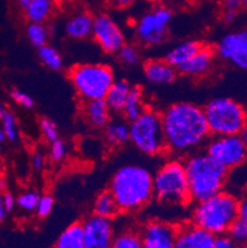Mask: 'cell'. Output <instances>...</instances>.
<instances>
[{
	"label": "cell",
	"mask_w": 247,
	"mask_h": 248,
	"mask_svg": "<svg viewBox=\"0 0 247 248\" xmlns=\"http://www.w3.org/2000/svg\"><path fill=\"white\" fill-rule=\"evenodd\" d=\"M166 148L174 153H189L207 141L210 132L203 108L193 103H176L161 114Z\"/></svg>",
	"instance_id": "cell-1"
},
{
	"label": "cell",
	"mask_w": 247,
	"mask_h": 248,
	"mask_svg": "<svg viewBox=\"0 0 247 248\" xmlns=\"http://www.w3.org/2000/svg\"><path fill=\"white\" fill-rule=\"evenodd\" d=\"M109 191L120 211L140 210L153 198V175L144 166L125 164L114 173Z\"/></svg>",
	"instance_id": "cell-2"
},
{
	"label": "cell",
	"mask_w": 247,
	"mask_h": 248,
	"mask_svg": "<svg viewBox=\"0 0 247 248\" xmlns=\"http://www.w3.org/2000/svg\"><path fill=\"white\" fill-rule=\"evenodd\" d=\"M190 202H199L224 190L228 169L208 155L196 153L184 162Z\"/></svg>",
	"instance_id": "cell-3"
},
{
	"label": "cell",
	"mask_w": 247,
	"mask_h": 248,
	"mask_svg": "<svg viewBox=\"0 0 247 248\" xmlns=\"http://www.w3.org/2000/svg\"><path fill=\"white\" fill-rule=\"evenodd\" d=\"M239 217V199L229 191L217 194L196 202L192 213V224L214 236L228 233L231 225Z\"/></svg>",
	"instance_id": "cell-4"
},
{
	"label": "cell",
	"mask_w": 247,
	"mask_h": 248,
	"mask_svg": "<svg viewBox=\"0 0 247 248\" xmlns=\"http://www.w3.org/2000/svg\"><path fill=\"white\" fill-rule=\"evenodd\" d=\"M153 197L163 204L184 205L190 202L184 162L169 159L153 175Z\"/></svg>",
	"instance_id": "cell-5"
},
{
	"label": "cell",
	"mask_w": 247,
	"mask_h": 248,
	"mask_svg": "<svg viewBox=\"0 0 247 248\" xmlns=\"http://www.w3.org/2000/svg\"><path fill=\"white\" fill-rule=\"evenodd\" d=\"M208 128L213 136L239 135L247 124V111L231 98H214L203 108Z\"/></svg>",
	"instance_id": "cell-6"
},
{
	"label": "cell",
	"mask_w": 247,
	"mask_h": 248,
	"mask_svg": "<svg viewBox=\"0 0 247 248\" xmlns=\"http://www.w3.org/2000/svg\"><path fill=\"white\" fill-rule=\"evenodd\" d=\"M69 79L79 98L84 101L104 99L115 82L114 72L104 63H83L69 71Z\"/></svg>",
	"instance_id": "cell-7"
},
{
	"label": "cell",
	"mask_w": 247,
	"mask_h": 248,
	"mask_svg": "<svg viewBox=\"0 0 247 248\" xmlns=\"http://www.w3.org/2000/svg\"><path fill=\"white\" fill-rule=\"evenodd\" d=\"M129 124V141L132 142L140 152L147 155H157L167 150L160 112L146 109L137 119Z\"/></svg>",
	"instance_id": "cell-8"
},
{
	"label": "cell",
	"mask_w": 247,
	"mask_h": 248,
	"mask_svg": "<svg viewBox=\"0 0 247 248\" xmlns=\"http://www.w3.org/2000/svg\"><path fill=\"white\" fill-rule=\"evenodd\" d=\"M172 11L167 6L158 5L145 13L135 28L137 41L144 46H157L162 44L168 33L172 21Z\"/></svg>",
	"instance_id": "cell-9"
},
{
	"label": "cell",
	"mask_w": 247,
	"mask_h": 248,
	"mask_svg": "<svg viewBox=\"0 0 247 248\" xmlns=\"http://www.w3.org/2000/svg\"><path fill=\"white\" fill-rule=\"evenodd\" d=\"M205 153L229 170L245 163L247 158V145L239 135L214 136L208 142Z\"/></svg>",
	"instance_id": "cell-10"
},
{
	"label": "cell",
	"mask_w": 247,
	"mask_h": 248,
	"mask_svg": "<svg viewBox=\"0 0 247 248\" xmlns=\"http://www.w3.org/2000/svg\"><path fill=\"white\" fill-rule=\"evenodd\" d=\"M214 52L225 62L247 71V29L226 33L219 40Z\"/></svg>",
	"instance_id": "cell-11"
},
{
	"label": "cell",
	"mask_w": 247,
	"mask_h": 248,
	"mask_svg": "<svg viewBox=\"0 0 247 248\" xmlns=\"http://www.w3.org/2000/svg\"><path fill=\"white\" fill-rule=\"evenodd\" d=\"M92 36L106 53H116L126 44L125 35L116 21L104 13L93 17Z\"/></svg>",
	"instance_id": "cell-12"
},
{
	"label": "cell",
	"mask_w": 247,
	"mask_h": 248,
	"mask_svg": "<svg viewBox=\"0 0 247 248\" xmlns=\"http://www.w3.org/2000/svg\"><path fill=\"white\" fill-rule=\"evenodd\" d=\"M84 248H112L115 236L112 218L92 214L81 222Z\"/></svg>",
	"instance_id": "cell-13"
},
{
	"label": "cell",
	"mask_w": 247,
	"mask_h": 248,
	"mask_svg": "<svg viewBox=\"0 0 247 248\" xmlns=\"http://www.w3.org/2000/svg\"><path fill=\"white\" fill-rule=\"evenodd\" d=\"M178 227L165 221H149L140 231L144 248H173Z\"/></svg>",
	"instance_id": "cell-14"
},
{
	"label": "cell",
	"mask_w": 247,
	"mask_h": 248,
	"mask_svg": "<svg viewBox=\"0 0 247 248\" xmlns=\"http://www.w3.org/2000/svg\"><path fill=\"white\" fill-rule=\"evenodd\" d=\"M214 234L193 224L178 227L173 248H214Z\"/></svg>",
	"instance_id": "cell-15"
},
{
	"label": "cell",
	"mask_w": 247,
	"mask_h": 248,
	"mask_svg": "<svg viewBox=\"0 0 247 248\" xmlns=\"http://www.w3.org/2000/svg\"><path fill=\"white\" fill-rule=\"evenodd\" d=\"M214 60L215 52L210 47L203 45V47L197 52L196 55L190 57L184 64H182L180 68L177 69V72H180L184 76L193 77V78L204 77L213 69Z\"/></svg>",
	"instance_id": "cell-16"
},
{
	"label": "cell",
	"mask_w": 247,
	"mask_h": 248,
	"mask_svg": "<svg viewBox=\"0 0 247 248\" xmlns=\"http://www.w3.org/2000/svg\"><path fill=\"white\" fill-rule=\"evenodd\" d=\"M144 74L151 84H171L177 77V69L166 60H149L145 63Z\"/></svg>",
	"instance_id": "cell-17"
},
{
	"label": "cell",
	"mask_w": 247,
	"mask_h": 248,
	"mask_svg": "<svg viewBox=\"0 0 247 248\" xmlns=\"http://www.w3.org/2000/svg\"><path fill=\"white\" fill-rule=\"evenodd\" d=\"M93 17L88 11H77L68 17L65 25L67 36L74 40H84L92 35Z\"/></svg>",
	"instance_id": "cell-18"
},
{
	"label": "cell",
	"mask_w": 247,
	"mask_h": 248,
	"mask_svg": "<svg viewBox=\"0 0 247 248\" xmlns=\"http://www.w3.org/2000/svg\"><path fill=\"white\" fill-rule=\"evenodd\" d=\"M83 116L92 127L104 128L110 121V109L104 99L88 100L83 104Z\"/></svg>",
	"instance_id": "cell-19"
},
{
	"label": "cell",
	"mask_w": 247,
	"mask_h": 248,
	"mask_svg": "<svg viewBox=\"0 0 247 248\" xmlns=\"http://www.w3.org/2000/svg\"><path fill=\"white\" fill-rule=\"evenodd\" d=\"M203 47V44L194 40L183 41L174 46L166 55V61L173 68L178 69L182 64H184L190 57H193L197 52Z\"/></svg>",
	"instance_id": "cell-20"
},
{
	"label": "cell",
	"mask_w": 247,
	"mask_h": 248,
	"mask_svg": "<svg viewBox=\"0 0 247 248\" xmlns=\"http://www.w3.org/2000/svg\"><path fill=\"white\" fill-rule=\"evenodd\" d=\"M132 85L125 79L115 80L113 85L109 88L108 93H106L105 100L106 105L113 112H121L124 109V105L126 103L129 93Z\"/></svg>",
	"instance_id": "cell-21"
},
{
	"label": "cell",
	"mask_w": 247,
	"mask_h": 248,
	"mask_svg": "<svg viewBox=\"0 0 247 248\" xmlns=\"http://www.w3.org/2000/svg\"><path fill=\"white\" fill-rule=\"evenodd\" d=\"M105 139L109 145L121 146L129 141L130 136V124L124 117L110 119L105 126Z\"/></svg>",
	"instance_id": "cell-22"
},
{
	"label": "cell",
	"mask_w": 247,
	"mask_h": 248,
	"mask_svg": "<svg viewBox=\"0 0 247 248\" xmlns=\"http://www.w3.org/2000/svg\"><path fill=\"white\" fill-rule=\"evenodd\" d=\"M146 110L144 101V92L139 85H132L129 93L126 103L124 105L121 114L126 121L131 123L140 116Z\"/></svg>",
	"instance_id": "cell-23"
},
{
	"label": "cell",
	"mask_w": 247,
	"mask_h": 248,
	"mask_svg": "<svg viewBox=\"0 0 247 248\" xmlns=\"http://www.w3.org/2000/svg\"><path fill=\"white\" fill-rule=\"evenodd\" d=\"M53 0H31L30 4L24 9V13L29 22L46 24L53 13Z\"/></svg>",
	"instance_id": "cell-24"
},
{
	"label": "cell",
	"mask_w": 247,
	"mask_h": 248,
	"mask_svg": "<svg viewBox=\"0 0 247 248\" xmlns=\"http://www.w3.org/2000/svg\"><path fill=\"white\" fill-rule=\"evenodd\" d=\"M54 248H84L81 222H76V224L68 226L60 234Z\"/></svg>",
	"instance_id": "cell-25"
},
{
	"label": "cell",
	"mask_w": 247,
	"mask_h": 248,
	"mask_svg": "<svg viewBox=\"0 0 247 248\" xmlns=\"http://www.w3.org/2000/svg\"><path fill=\"white\" fill-rule=\"evenodd\" d=\"M119 207H117L116 202L114 197L112 195L110 191H103L95 198L94 205H93V214L103 217L113 218L119 213Z\"/></svg>",
	"instance_id": "cell-26"
},
{
	"label": "cell",
	"mask_w": 247,
	"mask_h": 248,
	"mask_svg": "<svg viewBox=\"0 0 247 248\" xmlns=\"http://www.w3.org/2000/svg\"><path fill=\"white\" fill-rule=\"evenodd\" d=\"M38 58H40L41 63L46 66L47 68L52 69V71H60L63 67V60L60 52L57 48H54L53 46H49V44L38 48Z\"/></svg>",
	"instance_id": "cell-27"
},
{
	"label": "cell",
	"mask_w": 247,
	"mask_h": 248,
	"mask_svg": "<svg viewBox=\"0 0 247 248\" xmlns=\"http://www.w3.org/2000/svg\"><path fill=\"white\" fill-rule=\"evenodd\" d=\"M112 248H144L141 236L135 230H124L114 236Z\"/></svg>",
	"instance_id": "cell-28"
},
{
	"label": "cell",
	"mask_w": 247,
	"mask_h": 248,
	"mask_svg": "<svg viewBox=\"0 0 247 248\" xmlns=\"http://www.w3.org/2000/svg\"><path fill=\"white\" fill-rule=\"evenodd\" d=\"M26 37L33 47L45 46L49 44V30L46 24H33L29 22L26 28Z\"/></svg>",
	"instance_id": "cell-29"
},
{
	"label": "cell",
	"mask_w": 247,
	"mask_h": 248,
	"mask_svg": "<svg viewBox=\"0 0 247 248\" xmlns=\"http://www.w3.org/2000/svg\"><path fill=\"white\" fill-rule=\"evenodd\" d=\"M0 121H1V127L5 132L6 140L11 142L17 141V139H19V127H17L16 117L14 116L13 112L6 110L5 114L0 119Z\"/></svg>",
	"instance_id": "cell-30"
},
{
	"label": "cell",
	"mask_w": 247,
	"mask_h": 248,
	"mask_svg": "<svg viewBox=\"0 0 247 248\" xmlns=\"http://www.w3.org/2000/svg\"><path fill=\"white\" fill-rule=\"evenodd\" d=\"M117 58L125 66H135L140 61V52L137 47L131 44H125L116 52Z\"/></svg>",
	"instance_id": "cell-31"
},
{
	"label": "cell",
	"mask_w": 247,
	"mask_h": 248,
	"mask_svg": "<svg viewBox=\"0 0 247 248\" xmlns=\"http://www.w3.org/2000/svg\"><path fill=\"white\" fill-rule=\"evenodd\" d=\"M40 194L36 190H27L24 191L16 198V206H19L22 211L26 213H33L37 206Z\"/></svg>",
	"instance_id": "cell-32"
},
{
	"label": "cell",
	"mask_w": 247,
	"mask_h": 248,
	"mask_svg": "<svg viewBox=\"0 0 247 248\" xmlns=\"http://www.w3.org/2000/svg\"><path fill=\"white\" fill-rule=\"evenodd\" d=\"M228 234L236 242V245H247V220L237 217L229 229Z\"/></svg>",
	"instance_id": "cell-33"
},
{
	"label": "cell",
	"mask_w": 247,
	"mask_h": 248,
	"mask_svg": "<svg viewBox=\"0 0 247 248\" xmlns=\"http://www.w3.org/2000/svg\"><path fill=\"white\" fill-rule=\"evenodd\" d=\"M40 128L42 132V136L49 142H54L58 140V127L53 120L44 117L40 121Z\"/></svg>",
	"instance_id": "cell-34"
},
{
	"label": "cell",
	"mask_w": 247,
	"mask_h": 248,
	"mask_svg": "<svg viewBox=\"0 0 247 248\" xmlns=\"http://www.w3.org/2000/svg\"><path fill=\"white\" fill-rule=\"evenodd\" d=\"M53 205H54V202H53V198L51 197V195H42V197H40V199H38V202H37V206H36L35 209V213L36 215H37V217L40 218H45L47 217V216L51 214L52 209H53Z\"/></svg>",
	"instance_id": "cell-35"
},
{
	"label": "cell",
	"mask_w": 247,
	"mask_h": 248,
	"mask_svg": "<svg viewBox=\"0 0 247 248\" xmlns=\"http://www.w3.org/2000/svg\"><path fill=\"white\" fill-rule=\"evenodd\" d=\"M67 155V145L60 139L51 143L49 147V157L53 162H61L66 158Z\"/></svg>",
	"instance_id": "cell-36"
},
{
	"label": "cell",
	"mask_w": 247,
	"mask_h": 248,
	"mask_svg": "<svg viewBox=\"0 0 247 248\" xmlns=\"http://www.w3.org/2000/svg\"><path fill=\"white\" fill-rule=\"evenodd\" d=\"M11 99L16 104H19L20 107L25 108V109H31L33 108V99L25 92L20 89H13L10 93Z\"/></svg>",
	"instance_id": "cell-37"
},
{
	"label": "cell",
	"mask_w": 247,
	"mask_h": 248,
	"mask_svg": "<svg viewBox=\"0 0 247 248\" xmlns=\"http://www.w3.org/2000/svg\"><path fill=\"white\" fill-rule=\"evenodd\" d=\"M214 248H237V245L228 233H224L215 236Z\"/></svg>",
	"instance_id": "cell-38"
},
{
	"label": "cell",
	"mask_w": 247,
	"mask_h": 248,
	"mask_svg": "<svg viewBox=\"0 0 247 248\" xmlns=\"http://www.w3.org/2000/svg\"><path fill=\"white\" fill-rule=\"evenodd\" d=\"M109 6L114 9H126L136 3V0H105Z\"/></svg>",
	"instance_id": "cell-39"
},
{
	"label": "cell",
	"mask_w": 247,
	"mask_h": 248,
	"mask_svg": "<svg viewBox=\"0 0 247 248\" xmlns=\"http://www.w3.org/2000/svg\"><path fill=\"white\" fill-rule=\"evenodd\" d=\"M241 6V0H224L223 1V11H240Z\"/></svg>",
	"instance_id": "cell-40"
},
{
	"label": "cell",
	"mask_w": 247,
	"mask_h": 248,
	"mask_svg": "<svg viewBox=\"0 0 247 248\" xmlns=\"http://www.w3.org/2000/svg\"><path fill=\"white\" fill-rule=\"evenodd\" d=\"M45 162H46V158L42 152H38L36 151L33 155V166L35 169H42L45 167Z\"/></svg>",
	"instance_id": "cell-41"
},
{
	"label": "cell",
	"mask_w": 247,
	"mask_h": 248,
	"mask_svg": "<svg viewBox=\"0 0 247 248\" xmlns=\"http://www.w3.org/2000/svg\"><path fill=\"white\" fill-rule=\"evenodd\" d=\"M3 202H4V206H5L8 213H10L14 207H15V205H16V199H15L13 194L10 193L3 194Z\"/></svg>",
	"instance_id": "cell-42"
},
{
	"label": "cell",
	"mask_w": 247,
	"mask_h": 248,
	"mask_svg": "<svg viewBox=\"0 0 247 248\" xmlns=\"http://www.w3.org/2000/svg\"><path fill=\"white\" fill-rule=\"evenodd\" d=\"M239 17V11H223L221 19L226 25H232Z\"/></svg>",
	"instance_id": "cell-43"
},
{
	"label": "cell",
	"mask_w": 247,
	"mask_h": 248,
	"mask_svg": "<svg viewBox=\"0 0 247 248\" xmlns=\"http://www.w3.org/2000/svg\"><path fill=\"white\" fill-rule=\"evenodd\" d=\"M239 217L247 220V194L239 200Z\"/></svg>",
	"instance_id": "cell-44"
},
{
	"label": "cell",
	"mask_w": 247,
	"mask_h": 248,
	"mask_svg": "<svg viewBox=\"0 0 247 248\" xmlns=\"http://www.w3.org/2000/svg\"><path fill=\"white\" fill-rule=\"evenodd\" d=\"M8 211H6L5 206H4L3 195L0 194V222H3L6 217H8Z\"/></svg>",
	"instance_id": "cell-45"
},
{
	"label": "cell",
	"mask_w": 247,
	"mask_h": 248,
	"mask_svg": "<svg viewBox=\"0 0 247 248\" xmlns=\"http://www.w3.org/2000/svg\"><path fill=\"white\" fill-rule=\"evenodd\" d=\"M239 136L241 137L242 141H244L245 143H246V145H247V124L244 126V128H242L241 131H240Z\"/></svg>",
	"instance_id": "cell-46"
},
{
	"label": "cell",
	"mask_w": 247,
	"mask_h": 248,
	"mask_svg": "<svg viewBox=\"0 0 247 248\" xmlns=\"http://www.w3.org/2000/svg\"><path fill=\"white\" fill-rule=\"evenodd\" d=\"M30 1H31V0H17V4H19L20 8H21L22 10H24V9L26 8V6L29 5V4H30Z\"/></svg>",
	"instance_id": "cell-47"
},
{
	"label": "cell",
	"mask_w": 247,
	"mask_h": 248,
	"mask_svg": "<svg viewBox=\"0 0 247 248\" xmlns=\"http://www.w3.org/2000/svg\"><path fill=\"white\" fill-rule=\"evenodd\" d=\"M6 111V107L4 105V103L1 100H0V119H1V116H3L4 114H5Z\"/></svg>",
	"instance_id": "cell-48"
},
{
	"label": "cell",
	"mask_w": 247,
	"mask_h": 248,
	"mask_svg": "<svg viewBox=\"0 0 247 248\" xmlns=\"http://www.w3.org/2000/svg\"><path fill=\"white\" fill-rule=\"evenodd\" d=\"M6 140V136H5V132H4L3 127L0 126V143H3L4 141Z\"/></svg>",
	"instance_id": "cell-49"
},
{
	"label": "cell",
	"mask_w": 247,
	"mask_h": 248,
	"mask_svg": "<svg viewBox=\"0 0 247 248\" xmlns=\"http://www.w3.org/2000/svg\"><path fill=\"white\" fill-rule=\"evenodd\" d=\"M241 4H242V5L247 6V0H241Z\"/></svg>",
	"instance_id": "cell-50"
},
{
	"label": "cell",
	"mask_w": 247,
	"mask_h": 248,
	"mask_svg": "<svg viewBox=\"0 0 247 248\" xmlns=\"http://www.w3.org/2000/svg\"><path fill=\"white\" fill-rule=\"evenodd\" d=\"M246 190H247V184H246Z\"/></svg>",
	"instance_id": "cell-51"
},
{
	"label": "cell",
	"mask_w": 247,
	"mask_h": 248,
	"mask_svg": "<svg viewBox=\"0 0 247 248\" xmlns=\"http://www.w3.org/2000/svg\"><path fill=\"white\" fill-rule=\"evenodd\" d=\"M246 248H247V247H246Z\"/></svg>",
	"instance_id": "cell-52"
}]
</instances>
